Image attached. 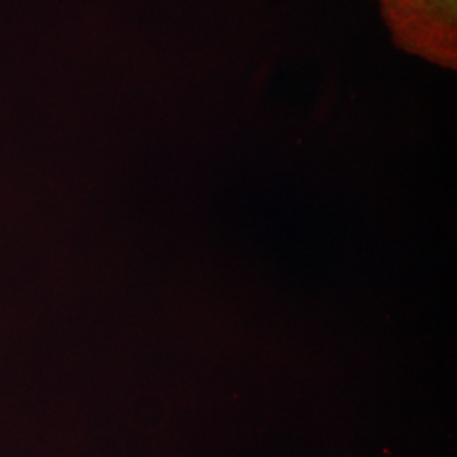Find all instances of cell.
<instances>
[{
	"label": "cell",
	"instance_id": "obj_1",
	"mask_svg": "<svg viewBox=\"0 0 457 457\" xmlns=\"http://www.w3.org/2000/svg\"><path fill=\"white\" fill-rule=\"evenodd\" d=\"M381 9L402 48L437 65H456L457 0H381Z\"/></svg>",
	"mask_w": 457,
	"mask_h": 457
}]
</instances>
